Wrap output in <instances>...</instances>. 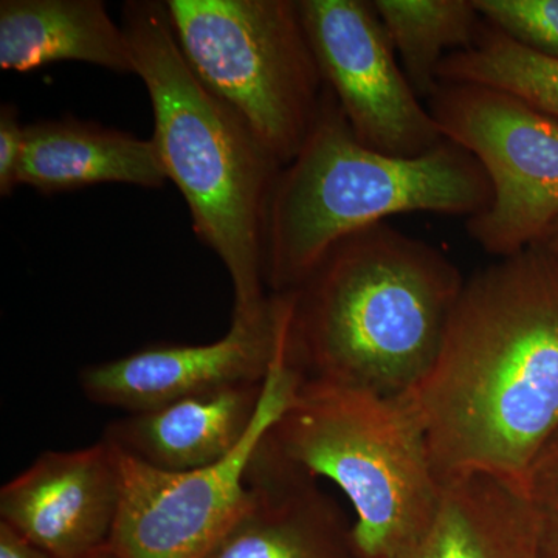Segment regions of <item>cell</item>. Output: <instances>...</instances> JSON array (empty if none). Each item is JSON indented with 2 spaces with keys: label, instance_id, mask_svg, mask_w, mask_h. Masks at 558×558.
I'll return each instance as SVG.
<instances>
[{
  "label": "cell",
  "instance_id": "cell-9",
  "mask_svg": "<svg viewBox=\"0 0 558 558\" xmlns=\"http://www.w3.org/2000/svg\"><path fill=\"white\" fill-rule=\"evenodd\" d=\"M299 2L326 86L360 142L411 159L446 138L400 68L373 2Z\"/></svg>",
  "mask_w": 558,
  "mask_h": 558
},
{
  "label": "cell",
  "instance_id": "cell-22",
  "mask_svg": "<svg viewBox=\"0 0 558 558\" xmlns=\"http://www.w3.org/2000/svg\"><path fill=\"white\" fill-rule=\"evenodd\" d=\"M0 558H53L17 532L0 523Z\"/></svg>",
  "mask_w": 558,
  "mask_h": 558
},
{
  "label": "cell",
  "instance_id": "cell-4",
  "mask_svg": "<svg viewBox=\"0 0 558 558\" xmlns=\"http://www.w3.org/2000/svg\"><path fill=\"white\" fill-rule=\"evenodd\" d=\"M490 202L486 171L468 149L444 138L411 159L379 153L360 142L326 89L310 138L271 191L264 230L267 290L292 292L337 241L392 216L470 219Z\"/></svg>",
  "mask_w": 558,
  "mask_h": 558
},
{
  "label": "cell",
  "instance_id": "cell-24",
  "mask_svg": "<svg viewBox=\"0 0 558 558\" xmlns=\"http://www.w3.org/2000/svg\"><path fill=\"white\" fill-rule=\"evenodd\" d=\"M92 558H116L112 553H110L109 548H106L105 550H101V553H98L97 556Z\"/></svg>",
  "mask_w": 558,
  "mask_h": 558
},
{
  "label": "cell",
  "instance_id": "cell-14",
  "mask_svg": "<svg viewBox=\"0 0 558 558\" xmlns=\"http://www.w3.org/2000/svg\"><path fill=\"white\" fill-rule=\"evenodd\" d=\"M167 172L153 140L65 117L27 124L20 183L60 194L101 183L161 189Z\"/></svg>",
  "mask_w": 558,
  "mask_h": 558
},
{
  "label": "cell",
  "instance_id": "cell-12",
  "mask_svg": "<svg viewBox=\"0 0 558 558\" xmlns=\"http://www.w3.org/2000/svg\"><path fill=\"white\" fill-rule=\"evenodd\" d=\"M245 481L247 509L205 558H359L352 524L317 480L255 449Z\"/></svg>",
  "mask_w": 558,
  "mask_h": 558
},
{
  "label": "cell",
  "instance_id": "cell-13",
  "mask_svg": "<svg viewBox=\"0 0 558 558\" xmlns=\"http://www.w3.org/2000/svg\"><path fill=\"white\" fill-rule=\"evenodd\" d=\"M264 381H242L159 409L128 413L110 422L102 439L167 472L209 468L229 458L247 436L258 414Z\"/></svg>",
  "mask_w": 558,
  "mask_h": 558
},
{
  "label": "cell",
  "instance_id": "cell-20",
  "mask_svg": "<svg viewBox=\"0 0 558 558\" xmlns=\"http://www.w3.org/2000/svg\"><path fill=\"white\" fill-rule=\"evenodd\" d=\"M523 492L537 526L539 558H558V435L532 462Z\"/></svg>",
  "mask_w": 558,
  "mask_h": 558
},
{
  "label": "cell",
  "instance_id": "cell-18",
  "mask_svg": "<svg viewBox=\"0 0 558 558\" xmlns=\"http://www.w3.org/2000/svg\"><path fill=\"white\" fill-rule=\"evenodd\" d=\"M439 83H472L517 95L558 120V60L526 49L483 20L475 44L440 64Z\"/></svg>",
  "mask_w": 558,
  "mask_h": 558
},
{
  "label": "cell",
  "instance_id": "cell-3",
  "mask_svg": "<svg viewBox=\"0 0 558 558\" xmlns=\"http://www.w3.org/2000/svg\"><path fill=\"white\" fill-rule=\"evenodd\" d=\"M135 75L148 90L153 142L168 180L189 205L194 233L229 271L231 318L269 311L264 230L282 167L240 113L205 86L180 50L167 3H124Z\"/></svg>",
  "mask_w": 558,
  "mask_h": 558
},
{
  "label": "cell",
  "instance_id": "cell-16",
  "mask_svg": "<svg viewBox=\"0 0 558 558\" xmlns=\"http://www.w3.org/2000/svg\"><path fill=\"white\" fill-rule=\"evenodd\" d=\"M64 61L135 75L126 32L101 0L0 2V69L32 72Z\"/></svg>",
  "mask_w": 558,
  "mask_h": 558
},
{
  "label": "cell",
  "instance_id": "cell-17",
  "mask_svg": "<svg viewBox=\"0 0 558 558\" xmlns=\"http://www.w3.org/2000/svg\"><path fill=\"white\" fill-rule=\"evenodd\" d=\"M389 43L421 100L439 86V68L475 44L483 17L473 0H374Z\"/></svg>",
  "mask_w": 558,
  "mask_h": 558
},
{
  "label": "cell",
  "instance_id": "cell-21",
  "mask_svg": "<svg viewBox=\"0 0 558 558\" xmlns=\"http://www.w3.org/2000/svg\"><path fill=\"white\" fill-rule=\"evenodd\" d=\"M25 130L20 109L11 102L0 106V196L9 197L21 185L25 149Z\"/></svg>",
  "mask_w": 558,
  "mask_h": 558
},
{
  "label": "cell",
  "instance_id": "cell-23",
  "mask_svg": "<svg viewBox=\"0 0 558 558\" xmlns=\"http://www.w3.org/2000/svg\"><path fill=\"white\" fill-rule=\"evenodd\" d=\"M534 247L542 250V252L556 264L558 269V219L549 227V230L543 234L542 240H539Z\"/></svg>",
  "mask_w": 558,
  "mask_h": 558
},
{
  "label": "cell",
  "instance_id": "cell-6",
  "mask_svg": "<svg viewBox=\"0 0 558 558\" xmlns=\"http://www.w3.org/2000/svg\"><path fill=\"white\" fill-rule=\"evenodd\" d=\"M183 57L282 168L310 138L326 83L299 0H167Z\"/></svg>",
  "mask_w": 558,
  "mask_h": 558
},
{
  "label": "cell",
  "instance_id": "cell-2",
  "mask_svg": "<svg viewBox=\"0 0 558 558\" xmlns=\"http://www.w3.org/2000/svg\"><path fill=\"white\" fill-rule=\"evenodd\" d=\"M464 284L446 253L391 223L354 231L282 293L286 365L299 385L403 398L438 357Z\"/></svg>",
  "mask_w": 558,
  "mask_h": 558
},
{
  "label": "cell",
  "instance_id": "cell-8",
  "mask_svg": "<svg viewBox=\"0 0 558 558\" xmlns=\"http://www.w3.org/2000/svg\"><path fill=\"white\" fill-rule=\"evenodd\" d=\"M296 388L299 379L286 365L279 339L258 414L229 458L209 468L167 472L116 447L121 498L110 553L116 558L207 557L247 509L250 459Z\"/></svg>",
  "mask_w": 558,
  "mask_h": 558
},
{
  "label": "cell",
  "instance_id": "cell-19",
  "mask_svg": "<svg viewBox=\"0 0 558 558\" xmlns=\"http://www.w3.org/2000/svg\"><path fill=\"white\" fill-rule=\"evenodd\" d=\"M481 17L521 46L558 60V0H473Z\"/></svg>",
  "mask_w": 558,
  "mask_h": 558
},
{
  "label": "cell",
  "instance_id": "cell-15",
  "mask_svg": "<svg viewBox=\"0 0 558 558\" xmlns=\"http://www.w3.org/2000/svg\"><path fill=\"white\" fill-rule=\"evenodd\" d=\"M387 558H539L523 488L494 476L442 484L428 526Z\"/></svg>",
  "mask_w": 558,
  "mask_h": 558
},
{
  "label": "cell",
  "instance_id": "cell-5",
  "mask_svg": "<svg viewBox=\"0 0 558 558\" xmlns=\"http://www.w3.org/2000/svg\"><path fill=\"white\" fill-rule=\"evenodd\" d=\"M258 451L343 492L355 513L359 558L391 556L428 526L439 505L442 486L403 398L299 385Z\"/></svg>",
  "mask_w": 558,
  "mask_h": 558
},
{
  "label": "cell",
  "instance_id": "cell-11",
  "mask_svg": "<svg viewBox=\"0 0 558 558\" xmlns=\"http://www.w3.org/2000/svg\"><path fill=\"white\" fill-rule=\"evenodd\" d=\"M121 498L116 447L43 451L0 488V523L53 558H92L109 548Z\"/></svg>",
  "mask_w": 558,
  "mask_h": 558
},
{
  "label": "cell",
  "instance_id": "cell-1",
  "mask_svg": "<svg viewBox=\"0 0 558 558\" xmlns=\"http://www.w3.org/2000/svg\"><path fill=\"white\" fill-rule=\"evenodd\" d=\"M440 486L473 475L523 488L558 435V269L537 247L465 279L442 347L403 396Z\"/></svg>",
  "mask_w": 558,
  "mask_h": 558
},
{
  "label": "cell",
  "instance_id": "cell-7",
  "mask_svg": "<svg viewBox=\"0 0 558 558\" xmlns=\"http://www.w3.org/2000/svg\"><path fill=\"white\" fill-rule=\"evenodd\" d=\"M427 108L444 137L486 171L492 202L468 219L470 238L495 258L542 240L558 219V120L509 92L444 83Z\"/></svg>",
  "mask_w": 558,
  "mask_h": 558
},
{
  "label": "cell",
  "instance_id": "cell-10",
  "mask_svg": "<svg viewBox=\"0 0 558 558\" xmlns=\"http://www.w3.org/2000/svg\"><path fill=\"white\" fill-rule=\"evenodd\" d=\"M284 299L271 295L255 319L231 318L222 339L205 344L156 343L84 366L81 391L97 405L140 413L242 381L263 384L277 355Z\"/></svg>",
  "mask_w": 558,
  "mask_h": 558
}]
</instances>
